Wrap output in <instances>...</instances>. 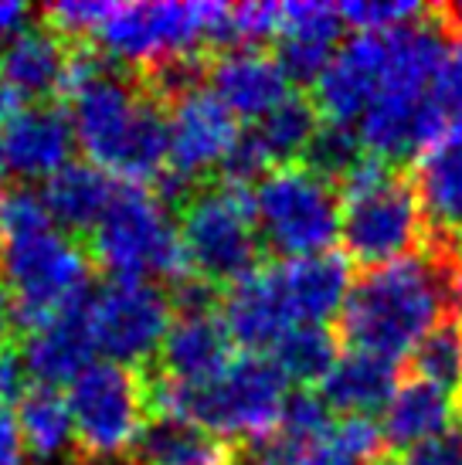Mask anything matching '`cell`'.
Here are the masks:
<instances>
[{
  "label": "cell",
  "instance_id": "obj_4",
  "mask_svg": "<svg viewBox=\"0 0 462 465\" xmlns=\"http://www.w3.org/2000/svg\"><path fill=\"white\" fill-rule=\"evenodd\" d=\"M340 197V234L344 259L360 269H381L415 255L425 238L422 207L401 167L364 156L360 167L336 187Z\"/></svg>",
  "mask_w": 462,
  "mask_h": 465
},
{
  "label": "cell",
  "instance_id": "obj_40",
  "mask_svg": "<svg viewBox=\"0 0 462 465\" xmlns=\"http://www.w3.org/2000/svg\"><path fill=\"white\" fill-rule=\"evenodd\" d=\"M4 181H7V160H4V143H0V194H4Z\"/></svg>",
  "mask_w": 462,
  "mask_h": 465
},
{
  "label": "cell",
  "instance_id": "obj_35",
  "mask_svg": "<svg viewBox=\"0 0 462 465\" xmlns=\"http://www.w3.org/2000/svg\"><path fill=\"white\" fill-rule=\"evenodd\" d=\"M35 14L38 11H35L31 4H21V0H0V52L35 25Z\"/></svg>",
  "mask_w": 462,
  "mask_h": 465
},
{
  "label": "cell",
  "instance_id": "obj_11",
  "mask_svg": "<svg viewBox=\"0 0 462 465\" xmlns=\"http://www.w3.org/2000/svg\"><path fill=\"white\" fill-rule=\"evenodd\" d=\"M215 4H113L92 48L116 65H156L174 54L207 52V21Z\"/></svg>",
  "mask_w": 462,
  "mask_h": 465
},
{
  "label": "cell",
  "instance_id": "obj_29",
  "mask_svg": "<svg viewBox=\"0 0 462 465\" xmlns=\"http://www.w3.org/2000/svg\"><path fill=\"white\" fill-rule=\"evenodd\" d=\"M411 377L428 381L442 391L462 388V323L446 316L411 350Z\"/></svg>",
  "mask_w": 462,
  "mask_h": 465
},
{
  "label": "cell",
  "instance_id": "obj_21",
  "mask_svg": "<svg viewBox=\"0 0 462 465\" xmlns=\"http://www.w3.org/2000/svg\"><path fill=\"white\" fill-rule=\"evenodd\" d=\"M411 187L422 207L425 234L462 245V133H446L415 160Z\"/></svg>",
  "mask_w": 462,
  "mask_h": 465
},
{
  "label": "cell",
  "instance_id": "obj_14",
  "mask_svg": "<svg viewBox=\"0 0 462 465\" xmlns=\"http://www.w3.org/2000/svg\"><path fill=\"white\" fill-rule=\"evenodd\" d=\"M0 143H4L7 170L25 181H48L65 163H72L75 133L65 105L31 103L21 105L0 126Z\"/></svg>",
  "mask_w": 462,
  "mask_h": 465
},
{
  "label": "cell",
  "instance_id": "obj_32",
  "mask_svg": "<svg viewBox=\"0 0 462 465\" xmlns=\"http://www.w3.org/2000/svg\"><path fill=\"white\" fill-rule=\"evenodd\" d=\"M432 103L446 123V133H462V45L438 68L432 82Z\"/></svg>",
  "mask_w": 462,
  "mask_h": 465
},
{
  "label": "cell",
  "instance_id": "obj_33",
  "mask_svg": "<svg viewBox=\"0 0 462 465\" xmlns=\"http://www.w3.org/2000/svg\"><path fill=\"white\" fill-rule=\"evenodd\" d=\"M398 465H462V425L446 428L436 439L401 452Z\"/></svg>",
  "mask_w": 462,
  "mask_h": 465
},
{
  "label": "cell",
  "instance_id": "obj_19",
  "mask_svg": "<svg viewBox=\"0 0 462 465\" xmlns=\"http://www.w3.org/2000/svg\"><path fill=\"white\" fill-rule=\"evenodd\" d=\"M72 54L75 41L62 38L45 21L31 25L21 38L0 52V85L27 105L55 103V95L65 92Z\"/></svg>",
  "mask_w": 462,
  "mask_h": 465
},
{
  "label": "cell",
  "instance_id": "obj_10",
  "mask_svg": "<svg viewBox=\"0 0 462 465\" xmlns=\"http://www.w3.org/2000/svg\"><path fill=\"white\" fill-rule=\"evenodd\" d=\"M170 320V299L156 282L140 279H109L89 289L85 323L95 353H105L109 363L146 371L156 361Z\"/></svg>",
  "mask_w": 462,
  "mask_h": 465
},
{
  "label": "cell",
  "instance_id": "obj_13",
  "mask_svg": "<svg viewBox=\"0 0 462 465\" xmlns=\"http://www.w3.org/2000/svg\"><path fill=\"white\" fill-rule=\"evenodd\" d=\"M344 38V21L336 4L320 0H293L279 4V31H276V52L286 82L296 85H316V78L334 62Z\"/></svg>",
  "mask_w": 462,
  "mask_h": 465
},
{
  "label": "cell",
  "instance_id": "obj_18",
  "mask_svg": "<svg viewBox=\"0 0 462 465\" xmlns=\"http://www.w3.org/2000/svg\"><path fill=\"white\" fill-rule=\"evenodd\" d=\"M272 269H276V282H279L286 310L296 326H326L334 316H340L346 292L354 285V265L344 259V252H334V248L320 255L283 259Z\"/></svg>",
  "mask_w": 462,
  "mask_h": 465
},
{
  "label": "cell",
  "instance_id": "obj_8",
  "mask_svg": "<svg viewBox=\"0 0 462 465\" xmlns=\"http://www.w3.org/2000/svg\"><path fill=\"white\" fill-rule=\"evenodd\" d=\"M258 242L283 259L330 252L340 234V197L299 163L269 170L248 191Z\"/></svg>",
  "mask_w": 462,
  "mask_h": 465
},
{
  "label": "cell",
  "instance_id": "obj_2",
  "mask_svg": "<svg viewBox=\"0 0 462 465\" xmlns=\"http://www.w3.org/2000/svg\"><path fill=\"white\" fill-rule=\"evenodd\" d=\"M446 310L449 275L436 255L415 252L354 279L340 310L336 340L398 363L432 326L446 320Z\"/></svg>",
  "mask_w": 462,
  "mask_h": 465
},
{
  "label": "cell",
  "instance_id": "obj_6",
  "mask_svg": "<svg viewBox=\"0 0 462 465\" xmlns=\"http://www.w3.org/2000/svg\"><path fill=\"white\" fill-rule=\"evenodd\" d=\"M177 234L187 272L215 289H231L266 265V248L252 218V197L242 187L221 181L201 183L180 207Z\"/></svg>",
  "mask_w": 462,
  "mask_h": 465
},
{
  "label": "cell",
  "instance_id": "obj_3",
  "mask_svg": "<svg viewBox=\"0 0 462 465\" xmlns=\"http://www.w3.org/2000/svg\"><path fill=\"white\" fill-rule=\"evenodd\" d=\"M146 414H170L211 431L221 441H258L279 428L289 381L269 357L242 353L207 384H177L154 367L143 371Z\"/></svg>",
  "mask_w": 462,
  "mask_h": 465
},
{
  "label": "cell",
  "instance_id": "obj_24",
  "mask_svg": "<svg viewBox=\"0 0 462 465\" xmlns=\"http://www.w3.org/2000/svg\"><path fill=\"white\" fill-rule=\"evenodd\" d=\"M381 411H385L381 414L385 445L408 452L415 445L436 439L438 431L452 428L456 401L449 391L436 388L428 381H418V377H408V381H398V388Z\"/></svg>",
  "mask_w": 462,
  "mask_h": 465
},
{
  "label": "cell",
  "instance_id": "obj_39",
  "mask_svg": "<svg viewBox=\"0 0 462 465\" xmlns=\"http://www.w3.org/2000/svg\"><path fill=\"white\" fill-rule=\"evenodd\" d=\"M449 302L456 306V320L462 323V259L456 262V269L449 275Z\"/></svg>",
  "mask_w": 462,
  "mask_h": 465
},
{
  "label": "cell",
  "instance_id": "obj_41",
  "mask_svg": "<svg viewBox=\"0 0 462 465\" xmlns=\"http://www.w3.org/2000/svg\"><path fill=\"white\" fill-rule=\"evenodd\" d=\"M459 411H462V394H459Z\"/></svg>",
  "mask_w": 462,
  "mask_h": 465
},
{
  "label": "cell",
  "instance_id": "obj_15",
  "mask_svg": "<svg viewBox=\"0 0 462 465\" xmlns=\"http://www.w3.org/2000/svg\"><path fill=\"white\" fill-rule=\"evenodd\" d=\"M231 361H235V343L225 330L221 310H211L177 312L156 350V363L150 367L177 384H207L221 371H228Z\"/></svg>",
  "mask_w": 462,
  "mask_h": 465
},
{
  "label": "cell",
  "instance_id": "obj_25",
  "mask_svg": "<svg viewBox=\"0 0 462 465\" xmlns=\"http://www.w3.org/2000/svg\"><path fill=\"white\" fill-rule=\"evenodd\" d=\"M235 445L170 414H150L126 452L129 465H231Z\"/></svg>",
  "mask_w": 462,
  "mask_h": 465
},
{
  "label": "cell",
  "instance_id": "obj_37",
  "mask_svg": "<svg viewBox=\"0 0 462 465\" xmlns=\"http://www.w3.org/2000/svg\"><path fill=\"white\" fill-rule=\"evenodd\" d=\"M14 336H17V323H14V306H11V296H7L4 282H0V347H7Z\"/></svg>",
  "mask_w": 462,
  "mask_h": 465
},
{
  "label": "cell",
  "instance_id": "obj_38",
  "mask_svg": "<svg viewBox=\"0 0 462 465\" xmlns=\"http://www.w3.org/2000/svg\"><path fill=\"white\" fill-rule=\"evenodd\" d=\"M436 17H438V25L446 27V31H459V35H462V0L438 7Z\"/></svg>",
  "mask_w": 462,
  "mask_h": 465
},
{
  "label": "cell",
  "instance_id": "obj_23",
  "mask_svg": "<svg viewBox=\"0 0 462 465\" xmlns=\"http://www.w3.org/2000/svg\"><path fill=\"white\" fill-rule=\"evenodd\" d=\"M395 388H398V363L364 350H346L320 381V401L340 418L346 414L371 418V411L385 408Z\"/></svg>",
  "mask_w": 462,
  "mask_h": 465
},
{
  "label": "cell",
  "instance_id": "obj_36",
  "mask_svg": "<svg viewBox=\"0 0 462 465\" xmlns=\"http://www.w3.org/2000/svg\"><path fill=\"white\" fill-rule=\"evenodd\" d=\"M27 452L17 421H14V408L0 404V465H25Z\"/></svg>",
  "mask_w": 462,
  "mask_h": 465
},
{
  "label": "cell",
  "instance_id": "obj_12",
  "mask_svg": "<svg viewBox=\"0 0 462 465\" xmlns=\"http://www.w3.org/2000/svg\"><path fill=\"white\" fill-rule=\"evenodd\" d=\"M238 140L235 116L211 89H194L167 105V167L180 181H215L221 160Z\"/></svg>",
  "mask_w": 462,
  "mask_h": 465
},
{
  "label": "cell",
  "instance_id": "obj_22",
  "mask_svg": "<svg viewBox=\"0 0 462 465\" xmlns=\"http://www.w3.org/2000/svg\"><path fill=\"white\" fill-rule=\"evenodd\" d=\"M116 191H119V181L109 177L105 170H99L89 160L85 163L72 160L45 181L38 194L48 207V218L55 228L78 242L82 234L89 238V232L95 228V221L103 218V211L109 207Z\"/></svg>",
  "mask_w": 462,
  "mask_h": 465
},
{
  "label": "cell",
  "instance_id": "obj_9",
  "mask_svg": "<svg viewBox=\"0 0 462 465\" xmlns=\"http://www.w3.org/2000/svg\"><path fill=\"white\" fill-rule=\"evenodd\" d=\"M72 418V449L82 462L109 465L126 459L146 421L143 371L99 361L85 367L65 394Z\"/></svg>",
  "mask_w": 462,
  "mask_h": 465
},
{
  "label": "cell",
  "instance_id": "obj_28",
  "mask_svg": "<svg viewBox=\"0 0 462 465\" xmlns=\"http://www.w3.org/2000/svg\"><path fill=\"white\" fill-rule=\"evenodd\" d=\"M340 357V340L334 326L299 323L269 350V361L286 381H296L303 391L320 384Z\"/></svg>",
  "mask_w": 462,
  "mask_h": 465
},
{
  "label": "cell",
  "instance_id": "obj_17",
  "mask_svg": "<svg viewBox=\"0 0 462 465\" xmlns=\"http://www.w3.org/2000/svg\"><path fill=\"white\" fill-rule=\"evenodd\" d=\"M207 82L235 119L256 123L289 95L279 62L262 48H235L207 58Z\"/></svg>",
  "mask_w": 462,
  "mask_h": 465
},
{
  "label": "cell",
  "instance_id": "obj_31",
  "mask_svg": "<svg viewBox=\"0 0 462 465\" xmlns=\"http://www.w3.org/2000/svg\"><path fill=\"white\" fill-rule=\"evenodd\" d=\"M344 27H357V35H381L398 31L432 14V7H422L415 0H346L336 4Z\"/></svg>",
  "mask_w": 462,
  "mask_h": 465
},
{
  "label": "cell",
  "instance_id": "obj_1",
  "mask_svg": "<svg viewBox=\"0 0 462 465\" xmlns=\"http://www.w3.org/2000/svg\"><path fill=\"white\" fill-rule=\"evenodd\" d=\"M68 119L89 163L119 183H150L167 167V105L143 89L136 72L109 62L89 41L75 45L65 78Z\"/></svg>",
  "mask_w": 462,
  "mask_h": 465
},
{
  "label": "cell",
  "instance_id": "obj_20",
  "mask_svg": "<svg viewBox=\"0 0 462 465\" xmlns=\"http://www.w3.org/2000/svg\"><path fill=\"white\" fill-rule=\"evenodd\" d=\"M221 320H225L231 343L252 357L269 353L293 330L296 323L286 310V299L276 282V269L269 262L238 285H231L228 296L221 299Z\"/></svg>",
  "mask_w": 462,
  "mask_h": 465
},
{
  "label": "cell",
  "instance_id": "obj_27",
  "mask_svg": "<svg viewBox=\"0 0 462 465\" xmlns=\"http://www.w3.org/2000/svg\"><path fill=\"white\" fill-rule=\"evenodd\" d=\"M25 452L38 462H55L72 449V418L58 388H27L14 411Z\"/></svg>",
  "mask_w": 462,
  "mask_h": 465
},
{
  "label": "cell",
  "instance_id": "obj_30",
  "mask_svg": "<svg viewBox=\"0 0 462 465\" xmlns=\"http://www.w3.org/2000/svg\"><path fill=\"white\" fill-rule=\"evenodd\" d=\"M364 156H367V150L360 146L357 133L346 130V126L320 123L316 133H313V140L306 143L303 156H299V167L309 170L313 177H320L323 183H330L336 191L360 167Z\"/></svg>",
  "mask_w": 462,
  "mask_h": 465
},
{
  "label": "cell",
  "instance_id": "obj_34",
  "mask_svg": "<svg viewBox=\"0 0 462 465\" xmlns=\"http://www.w3.org/2000/svg\"><path fill=\"white\" fill-rule=\"evenodd\" d=\"M27 388H31V377L17 353V343L11 340L7 347H0V404H7V408L17 404L27 394Z\"/></svg>",
  "mask_w": 462,
  "mask_h": 465
},
{
  "label": "cell",
  "instance_id": "obj_16",
  "mask_svg": "<svg viewBox=\"0 0 462 465\" xmlns=\"http://www.w3.org/2000/svg\"><path fill=\"white\" fill-rule=\"evenodd\" d=\"M85 299L62 316L48 320V323H38L14 336L17 353L25 361V371L31 377V388L72 384L85 367L95 363L92 361L95 347H92V333L89 323H85Z\"/></svg>",
  "mask_w": 462,
  "mask_h": 465
},
{
  "label": "cell",
  "instance_id": "obj_7",
  "mask_svg": "<svg viewBox=\"0 0 462 465\" xmlns=\"http://www.w3.org/2000/svg\"><path fill=\"white\" fill-rule=\"evenodd\" d=\"M0 282L11 296L17 333H25L89 296L92 262L75 238L52 224L0 242Z\"/></svg>",
  "mask_w": 462,
  "mask_h": 465
},
{
  "label": "cell",
  "instance_id": "obj_26",
  "mask_svg": "<svg viewBox=\"0 0 462 465\" xmlns=\"http://www.w3.org/2000/svg\"><path fill=\"white\" fill-rule=\"evenodd\" d=\"M316 126H320V116L313 109V99L289 92L283 103L262 119H256L242 136L256 146V153L266 160V167L276 170L286 163H299Z\"/></svg>",
  "mask_w": 462,
  "mask_h": 465
},
{
  "label": "cell",
  "instance_id": "obj_5",
  "mask_svg": "<svg viewBox=\"0 0 462 465\" xmlns=\"http://www.w3.org/2000/svg\"><path fill=\"white\" fill-rule=\"evenodd\" d=\"M85 255L109 279H140V282H177L191 275L180 252L177 221L160 197L140 183H119L103 218L85 238Z\"/></svg>",
  "mask_w": 462,
  "mask_h": 465
}]
</instances>
